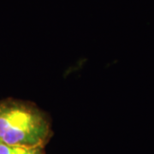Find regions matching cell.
<instances>
[{"label":"cell","instance_id":"2","mask_svg":"<svg viewBox=\"0 0 154 154\" xmlns=\"http://www.w3.org/2000/svg\"><path fill=\"white\" fill-rule=\"evenodd\" d=\"M0 154H40V146H11L0 143Z\"/></svg>","mask_w":154,"mask_h":154},{"label":"cell","instance_id":"1","mask_svg":"<svg viewBox=\"0 0 154 154\" xmlns=\"http://www.w3.org/2000/svg\"><path fill=\"white\" fill-rule=\"evenodd\" d=\"M49 132V122L37 108L17 100L0 102V143L41 146Z\"/></svg>","mask_w":154,"mask_h":154}]
</instances>
